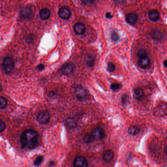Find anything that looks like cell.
I'll list each match as a JSON object with an SVG mask.
<instances>
[{
  "label": "cell",
  "mask_w": 167,
  "mask_h": 167,
  "mask_svg": "<svg viewBox=\"0 0 167 167\" xmlns=\"http://www.w3.org/2000/svg\"><path fill=\"white\" fill-rule=\"evenodd\" d=\"M22 147L28 149H33L37 147L38 143V135L36 131L28 129L22 134L20 138Z\"/></svg>",
  "instance_id": "1"
},
{
  "label": "cell",
  "mask_w": 167,
  "mask_h": 167,
  "mask_svg": "<svg viewBox=\"0 0 167 167\" xmlns=\"http://www.w3.org/2000/svg\"><path fill=\"white\" fill-rule=\"evenodd\" d=\"M105 136V132L103 129L100 128H96L92 134H88L85 136L84 140L87 143H90L97 140L102 139Z\"/></svg>",
  "instance_id": "2"
},
{
  "label": "cell",
  "mask_w": 167,
  "mask_h": 167,
  "mask_svg": "<svg viewBox=\"0 0 167 167\" xmlns=\"http://www.w3.org/2000/svg\"><path fill=\"white\" fill-rule=\"evenodd\" d=\"M154 116L163 117L167 115V104L162 102L159 104L154 110Z\"/></svg>",
  "instance_id": "3"
},
{
  "label": "cell",
  "mask_w": 167,
  "mask_h": 167,
  "mask_svg": "<svg viewBox=\"0 0 167 167\" xmlns=\"http://www.w3.org/2000/svg\"><path fill=\"white\" fill-rule=\"evenodd\" d=\"M74 94L76 99L80 101H84L87 97V92L84 87L78 86L76 87Z\"/></svg>",
  "instance_id": "4"
},
{
  "label": "cell",
  "mask_w": 167,
  "mask_h": 167,
  "mask_svg": "<svg viewBox=\"0 0 167 167\" xmlns=\"http://www.w3.org/2000/svg\"><path fill=\"white\" fill-rule=\"evenodd\" d=\"M3 68L7 72H10L14 68V61L10 57H6L4 59L3 63Z\"/></svg>",
  "instance_id": "5"
},
{
  "label": "cell",
  "mask_w": 167,
  "mask_h": 167,
  "mask_svg": "<svg viewBox=\"0 0 167 167\" xmlns=\"http://www.w3.org/2000/svg\"><path fill=\"white\" fill-rule=\"evenodd\" d=\"M50 115L48 111L40 112L37 116V119L41 124L47 123L50 121Z\"/></svg>",
  "instance_id": "6"
},
{
  "label": "cell",
  "mask_w": 167,
  "mask_h": 167,
  "mask_svg": "<svg viewBox=\"0 0 167 167\" xmlns=\"http://www.w3.org/2000/svg\"><path fill=\"white\" fill-rule=\"evenodd\" d=\"M88 163L85 157L78 156L74 159L73 167H87Z\"/></svg>",
  "instance_id": "7"
},
{
  "label": "cell",
  "mask_w": 167,
  "mask_h": 167,
  "mask_svg": "<svg viewBox=\"0 0 167 167\" xmlns=\"http://www.w3.org/2000/svg\"><path fill=\"white\" fill-rule=\"evenodd\" d=\"M58 14L62 19L68 20L71 16V13L70 10L68 8L63 7L60 9L58 12Z\"/></svg>",
  "instance_id": "8"
},
{
  "label": "cell",
  "mask_w": 167,
  "mask_h": 167,
  "mask_svg": "<svg viewBox=\"0 0 167 167\" xmlns=\"http://www.w3.org/2000/svg\"><path fill=\"white\" fill-rule=\"evenodd\" d=\"M74 65L70 63H65L62 67V71L65 75L71 74L74 70Z\"/></svg>",
  "instance_id": "9"
},
{
  "label": "cell",
  "mask_w": 167,
  "mask_h": 167,
  "mask_svg": "<svg viewBox=\"0 0 167 167\" xmlns=\"http://www.w3.org/2000/svg\"><path fill=\"white\" fill-rule=\"evenodd\" d=\"M73 29L74 32L78 35H83L86 31L85 25L81 23H77L75 24Z\"/></svg>",
  "instance_id": "10"
},
{
  "label": "cell",
  "mask_w": 167,
  "mask_h": 167,
  "mask_svg": "<svg viewBox=\"0 0 167 167\" xmlns=\"http://www.w3.org/2000/svg\"><path fill=\"white\" fill-rule=\"evenodd\" d=\"M138 64L139 66L141 68H146L150 65V58H149L147 56L140 57L138 60Z\"/></svg>",
  "instance_id": "11"
},
{
  "label": "cell",
  "mask_w": 167,
  "mask_h": 167,
  "mask_svg": "<svg viewBox=\"0 0 167 167\" xmlns=\"http://www.w3.org/2000/svg\"><path fill=\"white\" fill-rule=\"evenodd\" d=\"M134 98L137 100H142L144 97V90L139 87L134 89Z\"/></svg>",
  "instance_id": "12"
},
{
  "label": "cell",
  "mask_w": 167,
  "mask_h": 167,
  "mask_svg": "<svg viewBox=\"0 0 167 167\" xmlns=\"http://www.w3.org/2000/svg\"><path fill=\"white\" fill-rule=\"evenodd\" d=\"M149 18L152 22H156L159 20L160 14L157 10H151L149 13Z\"/></svg>",
  "instance_id": "13"
},
{
  "label": "cell",
  "mask_w": 167,
  "mask_h": 167,
  "mask_svg": "<svg viewBox=\"0 0 167 167\" xmlns=\"http://www.w3.org/2000/svg\"><path fill=\"white\" fill-rule=\"evenodd\" d=\"M21 15L23 17L26 19H28L32 16V11L30 8L28 7H23L21 10Z\"/></svg>",
  "instance_id": "14"
},
{
  "label": "cell",
  "mask_w": 167,
  "mask_h": 167,
  "mask_svg": "<svg viewBox=\"0 0 167 167\" xmlns=\"http://www.w3.org/2000/svg\"><path fill=\"white\" fill-rule=\"evenodd\" d=\"M114 157V153L111 150H107L104 153L103 159L106 162H109Z\"/></svg>",
  "instance_id": "15"
},
{
  "label": "cell",
  "mask_w": 167,
  "mask_h": 167,
  "mask_svg": "<svg viewBox=\"0 0 167 167\" xmlns=\"http://www.w3.org/2000/svg\"><path fill=\"white\" fill-rule=\"evenodd\" d=\"M126 22L130 25H134L137 19V16L135 13H129L127 15L126 17Z\"/></svg>",
  "instance_id": "16"
},
{
  "label": "cell",
  "mask_w": 167,
  "mask_h": 167,
  "mask_svg": "<svg viewBox=\"0 0 167 167\" xmlns=\"http://www.w3.org/2000/svg\"><path fill=\"white\" fill-rule=\"evenodd\" d=\"M40 16L43 20H47L50 16V11L48 9H43L40 12Z\"/></svg>",
  "instance_id": "17"
},
{
  "label": "cell",
  "mask_w": 167,
  "mask_h": 167,
  "mask_svg": "<svg viewBox=\"0 0 167 167\" xmlns=\"http://www.w3.org/2000/svg\"><path fill=\"white\" fill-rule=\"evenodd\" d=\"M151 36L154 40L157 41H160L163 38V34L159 31L154 30L152 32Z\"/></svg>",
  "instance_id": "18"
},
{
  "label": "cell",
  "mask_w": 167,
  "mask_h": 167,
  "mask_svg": "<svg viewBox=\"0 0 167 167\" xmlns=\"http://www.w3.org/2000/svg\"><path fill=\"white\" fill-rule=\"evenodd\" d=\"M140 131V129L136 126H132L129 128L128 132L130 134L132 135H136L139 134Z\"/></svg>",
  "instance_id": "19"
},
{
  "label": "cell",
  "mask_w": 167,
  "mask_h": 167,
  "mask_svg": "<svg viewBox=\"0 0 167 167\" xmlns=\"http://www.w3.org/2000/svg\"><path fill=\"white\" fill-rule=\"evenodd\" d=\"M66 124L70 128H75L77 126V122L72 118H68L66 120Z\"/></svg>",
  "instance_id": "20"
},
{
  "label": "cell",
  "mask_w": 167,
  "mask_h": 167,
  "mask_svg": "<svg viewBox=\"0 0 167 167\" xmlns=\"http://www.w3.org/2000/svg\"><path fill=\"white\" fill-rule=\"evenodd\" d=\"M86 64L89 67H93L95 65V58L91 55H87L86 57Z\"/></svg>",
  "instance_id": "21"
},
{
  "label": "cell",
  "mask_w": 167,
  "mask_h": 167,
  "mask_svg": "<svg viewBox=\"0 0 167 167\" xmlns=\"http://www.w3.org/2000/svg\"><path fill=\"white\" fill-rule=\"evenodd\" d=\"M44 160V157L43 156H39L37 157L35 159V160L34 161V164L35 166L38 167L41 164V163H42L43 161Z\"/></svg>",
  "instance_id": "22"
},
{
  "label": "cell",
  "mask_w": 167,
  "mask_h": 167,
  "mask_svg": "<svg viewBox=\"0 0 167 167\" xmlns=\"http://www.w3.org/2000/svg\"><path fill=\"white\" fill-rule=\"evenodd\" d=\"M7 100L4 97H0V109H3L7 106Z\"/></svg>",
  "instance_id": "23"
},
{
  "label": "cell",
  "mask_w": 167,
  "mask_h": 167,
  "mask_svg": "<svg viewBox=\"0 0 167 167\" xmlns=\"http://www.w3.org/2000/svg\"><path fill=\"white\" fill-rule=\"evenodd\" d=\"M111 89L114 92H117L120 90L121 86L118 83H113L111 85Z\"/></svg>",
  "instance_id": "24"
},
{
  "label": "cell",
  "mask_w": 167,
  "mask_h": 167,
  "mask_svg": "<svg viewBox=\"0 0 167 167\" xmlns=\"http://www.w3.org/2000/svg\"><path fill=\"white\" fill-rule=\"evenodd\" d=\"M107 70L109 72H114L115 70V65H114V64L112 62L108 63Z\"/></svg>",
  "instance_id": "25"
},
{
  "label": "cell",
  "mask_w": 167,
  "mask_h": 167,
  "mask_svg": "<svg viewBox=\"0 0 167 167\" xmlns=\"http://www.w3.org/2000/svg\"><path fill=\"white\" fill-rule=\"evenodd\" d=\"M111 38L113 42H117L119 39V36L116 32H112L111 34Z\"/></svg>",
  "instance_id": "26"
},
{
  "label": "cell",
  "mask_w": 167,
  "mask_h": 167,
  "mask_svg": "<svg viewBox=\"0 0 167 167\" xmlns=\"http://www.w3.org/2000/svg\"><path fill=\"white\" fill-rule=\"evenodd\" d=\"M147 51L145 50H140L138 52V54H137V55L140 58V57H142L145 56L147 55Z\"/></svg>",
  "instance_id": "27"
},
{
  "label": "cell",
  "mask_w": 167,
  "mask_h": 167,
  "mask_svg": "<svg viewBox=\"0 0 167 167\" xmlns=\"http://www.w3.org/2000/svg\"><path fill=\"white\" fill-rule=\"evenodd\" d=\"M129 100V96L127 95H124L122 97V104L124 105H126Z\"/></svg>",
  "instance_id": "28"
},
{
  "label": "cell",
  "mask_w": 167,
  "mask_h": 167,
  "mask_svg": "<svg viewBox=\"0 0 167 167\" xmlns=\"http://www.w3.org/2000/svg\"><path fill=\"white\" fill-rule=\"evenodd\" d=\"M6 125L3 120H0V132H2L6 129Z\"/></svg>",
  "instance_id": "29"
},
{
  "label": "cell",
  "mask_w": 167,
  "mask_h": 167,
  "mask_svg": "<svg viewBox=\"0 0 167 167\" xmlns=\"http://www.w3.org/2000/svg\"><path fill=\"white\" fill-rule=\"evenodd\" d=\"M82 3L85 4H92L95 1V0H80Z\"/></svg>",
  "instance_id": "30"
},
{
  "label": "cell",
  "mask_w": 167,
  "mask_h": 167,
  "mask_svg": "<svg viewBox=\"0 0 167 167\" xmlns=\"http://www.w3.org/2000/svg\"><path fill=\"white\" fill-rule=\"evenodd\" d=\"M37 68L38 69V70L42 71L43 70H44V68H45V65H43V64H40L37 65Z\"/></svg>",
  "instance_id": "31"
},
{
  "label": "cell",
  "mask_w": 167,
  "mask_h": 167,
  "mask_svg": "<svg viewBox=\"0 0 167 167\" xmlns=\"http://www.w3.org/2000/svg\"><path fill=\"white\" fill-rule=\"evenodd\" d=\"M48 96H50V98H54V97L56 96V93L54 91H51V92H50V93H49V95Z\"/></svg>",
  "instance_id": "32"
},
{
  "label": "cell",
  "mask_w": 167,
  "mask_h": 167,
  "mask_svg": "<svg viewBox=\"0 0 167 167\" xmlns=\"http://www.w3.org/2000/svg\"><path fill=\"white\" fill-rule=\"evenodd\" d=\"M32 37L31 36H28L27 38H26V42L31 43V42H32Z\"/></svg>",
  "instance_id": "33"
},
{
  "label": "cell",
  "mask_w": 167,
  "mask_h": 167,
  "mask_svg": "<svg viewBox=\"0 0 167 167\" xmlns=\"http://www.w3.org/2000/svg\"><path fill=\"white\" fill-rule=\"evenodd\" d=\"M106 17L107 18H108V19H111L112 18V15L111 14V13H109V12H108V13H106Z\"/></svg>",
  "instance_id": "34"
},
{
  "label": "cell",
  "mask_w": 167,
  "mask_h": 167,
  "mask_svg": "<svg viewBox=\"0 0 167 167\" xmlns=\"http://www.w3.org/2000/svg\"><path fill=\"white\" fill-rule=\"evenodd\" d=\"M114 1L118 4H122L125 1V0H114Z\"/></svg>",
  "instance_id": "35"
},
{
  "label": "cell",
  "mask_w": 167,
  "mask_h": 167,
  "mask_svg": "<svg viewBox=\"0 0 167 167\" xmlns=\"http://www.w3.org/2000/svg\"><path fill=\"white\" fill-rule=\"evenodd\" d=\"M163 64H164V65L165 67L167 68V60H166L164 62Z\"/></svg>",
  "instance_id": "36"
},
{
  "label": "cell",
  "mask_w": 167,
  "mask_h": 167,
  "mask_svg": "<svg viewBox=\"0 0 167 167\" xmlns=\"http://www.w3.org/2000/svg\"><path fill=\"white\" fill-rule=\"evenodd\" d=\"M1 85L0 84V92H1Z\"/></svg>",
  "instance_id": "37"
}]
</instances>
